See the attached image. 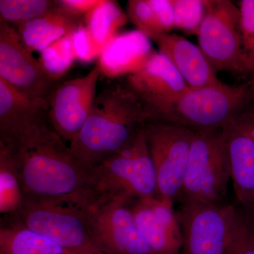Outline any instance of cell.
Segmentation results:
<instances>
[{"instance_id":"29","label":"cell","mask_w":254,"mask_h":254,"mask_svg":"<svg viewBox=\"0 0 254 254\" xmlns=\"http://www.w3.org/2000/svg\"><path fill=\"white\" fill-rule=\"evenodd\" d=\"M73 41L76 60L81 63H88L98 60L102 54L83 23L73 33Z\"/></svg>"},{"instance_id":"3","label":"cell","mask_w":254,"mask_h":254,"mask_svg":"<svg viewBox=\"0 0 254 254\" xmlns=\"http://www.w3.org/2000/svg\"><path fill=\"white\" fill-rule=\"evenodd\" d=\"M91 190L56 198L26 197L16 218L32 231L76 254H98L92 236L89 205Z\"/></svg>"},{"instance_id":"12","label":"cell","mask_w":254,"mask_h":254,"mask_svg":"<svg viewBox=\"0 0 254 254\" xmlns=\"http://www.w3.org/2000/svg\"><path fill=\"white\" fill-rule=\"evenodd\" d=\"M125 82L144 107L148 122L160 121L190 88L171 62L159 52Z\"/></svg>"},{"instance_id":"7","label":"cell","mask_w":254,"mask_h":254,"mask_svg":"<svg viewBox=\"0 0 254 254\" xmlns=\"http://www.w3.org/2000/svg\"><path fill=\"white\" fill-rule=\"evenodd\" d=\"M145 138L158 181V196L174 203L181 193L195 131L163 121L145 123Z\"/></svg>"},{"instance_id":"13","label":"cell","mask_w":254,"mask_h":254,"mask_svg":"<svg viewBox=\"0 0 254 254\" xmlns=\"http://www.w3.org/2000/svg\"><path fill=\"white\" fill-rule=\"evenodd\" d=\"M100 76L96 63L86 76L60 83L50 95V124L55 131L68 143L77 136L91 113Z\"/></svg>"},{"instance_id":"14","label":"cell","mask_w":254,"mask_h":254,"mask_svg":"<svg viewBox=\"0 0 254 254\" xmlns=\"http://www.w3.org/2000/svg\"><path fill=\"white\" fill-rule=\"evenodd\" d=\"M222 129L237 199L254 213V109L244 110Z\"/></svg>"},{"instance_id":"26","label":"cell","mask_w":254,"mask_h":254,"mask_svg":"<svg viewBox=\"0 0 254 254\" xmlns=\"http://www.w3.org/2000/svg\"><path fill=\"white\" fill-rule=\"evenodd\" d=\"M240 33L245 72L254 71V0L240 2Z\"/></svg>"},{"instance_id":"21","label":"cell","mask_w":254,"mask_h":254,"mask_svg":"<svg viewBox=\"0 0 254 254\" xmlns=\"http://www.w3.org/2000/svg\"><path fill=\"white\" fill-rule=\"evenodd\" d=\"M127 18L118 2L101 0L85 16V26L95 44L103 53L107 45L118 36L119 30L126 24Z\"/></svg>"},{"instance_id":"5","label":"cell","mask_w":254,"mask_h":254,"mask_svg":"<svg viewBox=\"0 0 254 254\" xmlns=\"http://www.w3.org/2000/svg\"><path fill=\"white\" fill-rule=\"evenodd\" d=\"M230 180L222 128L195 132L180 195L184 203L223 204Z\"/></svg>"},{"instance_id":"6","label":"cell","mask_w":254,"mask_h":254,"mask_svg":"<svg viewBox=\"0 0 254 254\" xmlns=\"http://www.w3.org/2000/svg\"><path fill=\"white\" fill-rule=\"evenodd\" d=\"M247 84L222 83L189 88L160 121L181 125L195 132L219 129L245 110L250 99Z\"/></svg>"},{"instance_id":"32","label":"cell","mask_w":254,"mask_h":254,"mask_svg":"<svg viewBox=\"0 0 254 254\" xmlns=\"http://www.w3.org/2000/svg\"><path fill=\"white\" fill-rule=\"evenodd\" d=\"M98 254H106L103 253V252H100V253Z\"/></svg>"},{"instance_id":"19","label":"cell","mask_w":254,"mask_h":254,"mask_svg":"<svg viewBox=\"0 0 254 254\" xmlns=\"http://www.w3.org/2000/svg\"><path fill=\"white\" fill-rule=\"evenodd\" d=\"M83 19L73 16L58 4L54 9L16 26L23 46L30 53L43 51L60 38L74 33Z\"/></svg>"},{"instance_id":"18","label":"cell","mask_w":254,"mask_h":254,"mask_svg":"<svg viewBox=\"0 0 254 254\" xmlns=\"http://www.w3.org/2000/svg\"><path fill=\"white\" fill-rule=\"evenodd\" d=\"M155 51L150 38L139 31L118 34L97 60L101 76L115 80L141 70Z\"/></svg>"},{"instance_id":"15","label":"cell","mask_w":254,"mask_h":254,"mask_svg":"<svg viewBox=\"0 0 254 254\" xmlns=\"http://www.w3.org/2000/svg\"><path fill=\"white\" fill-rule=\"evenodd\" d=\"M49 127L48 102L30 99L0 78V144L15 146Z\"/></svg>"},{"instance_id":"11","label":"cell","mask_w":254,"mask_h":254,"mask_svg":"<svg viewBox=\"0 0 254 254\" xmlns=\"http://www.w3.org/2000/svg\"><path fill=\"white\" fill-rule=\"evenodd\" d=\"M0 78L30 99L48 102L60 83L23 46L18 31L0 20Z\"/></svg>"},{"instance_id":"4","label":"cell","mask_w":254,"mask_h":254,"mask_svg":"<svg viewBox=\"0 0 254 254\" xmlns=\"http://www.w3.org/2000/svg\"><path fill=\"white\" fill-rule=\"evenodd\" d=\"M89 190L103 198L158 196V181L144 127L126 147L89 169Z\"/></svg>"},{"instance_id":"20","label":"cell","mask_w":254,"mask_h":254,"mask_svg":"<svg viewBox=\"0 0 254 254\" xmlns=\"http://www.w3.org/2000/svg\"><path fill=\"white\" fill-rule=\"evenodd\" d=\"M0 254H76L18 221L0 229Z\"/></svg>"},{"instance_id":"2","label":"cell","mask_w":254,"mask_h":254,"mask_svg":"<svg viewBox=\"0 0 254 254\" xmlns=\"http://www.w3.org/2000/svg\"><path fill=\"white\" fill-rule=\"evenodd\" d=\"M6 147L16 162L24 198H56L90 190L89 170L52 127Z\"/></svg>"},{"instance_id":"27","label":"cell","mask_w":254,"mask_h":254,"mask_svg":"<svg viewBox=\"0 0 254 254\" xmlns=\"http://www.w3.org/2000/svg\"><path fill=\"white\" fill-rule=\"evenodd\" d=\"M175 27L187 34H198L205 13V0H172Z\"/></svg>"},{"instance_id":"1","label":"cell","mask_w":254,"mask_h":254,"mask_svg":"<svg viewBox=\"0 0 254 254\" xmlns=\"http://www.w3.org/2000/svg\"><path fill=\"white\" fill-rule=\"evenodd\" d=\"M148 121L144 107L125 82H110L97 94L70 148L89 170L126 147Z\"/></svg>"},{"instance_id":"9","label":"cell","mask_w":254,"mask_h":254,"mask_svg":"<svg viewBox=\"0 0 254 254\" xmlns=\"http://www.w3.org/2000/svg\"><path fill=\"white\" fill-rule=\"evenodd\" d=\"M133 200L95 196L89 205L92 236L106 254H153L137 226Z\"/></svg>"},{"instance_id":"17","label":"cell","mask_w":254,"mask_h":254,"mask_svg":"<svg viewBox=\"0 0 254 254\" xmlns=\"http://www.w3.org/2000/svg\"><path fill=\"white\" fill-rule=\"evenodd\" d=\"M153 41L159 53L171 62L190 88H201L220 81L199 46L175 33L159 35Z\"/></svg>"},{"instance_id":"24","label":"cell","mask_w":254,"mask_h":254,"mask_svg":"<svg viewBox=\"0 0 254 254\" xmlns=\"http://www.w3.org/2000/svg\"><path fill=\"white\" fill-rule=\"evenodd\" d=\"M73 36V33L63 37L41 52L40 63L55 79L60 80L76 60Z\"/></svg>"},{"instance_id":"23","label":"cell","mask_w":254,"mask_h":254,"mask_svg":"<svg viewBox=\"0 0 254 254\" xmlns=\"http://www.w3.org/2000/svg\"><path fill=\"white\" fill-rule=\"evenodd\" d=\"M58 6L53 0H0V20L17 26L43 16Z\"/></svg>"},{"instance_id":"10","label":"cell","mask_w":254,"mask_h":254,"mask_svg":"<svg viewBox=\"0 0 254 254\" xmlns=\"http://www.w3.org/2000/svg\"><path fill=\"white\" fill-rule=\"evenodd\" d=\"M236 211L227 203H184L179 215L183 254H226Z\"/></svg>"},{"instance_id":"22","label":"cell","mask_w":254,"mask_h":254,"mask_svg":"<svg viewBox=\"0 0 254 254\" xmlns=\"http://www.w3.org/2000/svg\"><path fill=\"white\" fill-rule=\"evenodd\" d=\"M24 195L16 162L11 150L0 145V213L17 216Z\"/></svg>"},{"instance_id":"28","label":"cell","mask_w":254,"mask_h":254,"mask_svg":"<svg viewBox=\"0 0 254 254\" xmlns=\"http://www.w3.org/2000/svg\"><path fill=\"white\" fill-rule=\"evenodd\" d=\"M127 16L137 30L150 39L163 34L150 0H129L127 3Z\"/></svg>"},{"instance_id":"30","label":"cell","mask_w":254,"mask_h":254,"mask_svg":"<svg viewBox=\"0 0 254 254\" xmlns=\"http://www.w3.org/2000/svg\"><path fill=\"white\" fill-rule=\"evenodd\" d=\"M163 34L175 29V12L172 0H150Z\"/></svg>"},{"instance_id":"16","label":"cell","mask_w":254,"mask_h":254,"mask_svg":"<svg viewBox=\"0 0 254 254\" xmlns=\"http://www.w3.org/2000/svg\"><path fill=\"white\" fill-rule=\"evenodd\" d=\"M132 211L137 226L153 254H180L182 230L173 203L158 196L133 200Z\"/></svg>"},{"instance_id":"25","label":"cell","mask_w":254,"mask_h":254,"mask_svg":"<svg viewBox=\"0 0 254 254\" xmlns=\"http://www.w3.org/2000/svg\"><path fill=\"white\" fill-rule=\"evenodd\" d=\"M226 254H254V213L237 208Z\"/></svg>"},{"instance_id":"8","label":"cell","mask_w":254,"mask_h":254,"mask_svg":"<svg viewBox=\"0 0 254 254\" xmlns=\"http://www.w3.org/2000/svg\"><path fill=\"white\" fill-rule=\"evenodd\" d=\"M198 46L216 71L245 72L240 33V9L228 0H205Z\"/></svg>"},{"instance_id":"31","label":"cell","mask_w":254,"mask_h":254,"mask_svg":"<svg viewBox=\"0 0 254 254\" xmlns=\"http://www.w3.org/2000/svg\"><path fill=\"white\" fill-rule=\"evenodd\" d=\"M100 1L101 0H60L58 4L68 14L84 19L85 16L99 4Z\"/></svg>"}]
</instances>
